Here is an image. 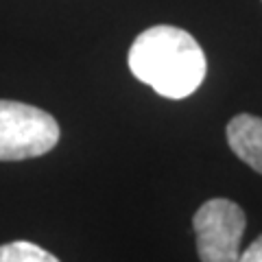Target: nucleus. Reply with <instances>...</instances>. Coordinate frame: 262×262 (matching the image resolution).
Listing matches in <instances>:
<instances>
[{
	"label": "nucleus",
	"mask_w": 262,
	"mask_h": 262,
	"mask_svg": "<svg viewBox=\"0 0 262 262\" xmlns=\"http://www.w3.org/2000/svg\"><path fill=\"white\" fill-rule=\"evenodd\" d=\"M129 70L160 96L186 98L206 79V55L184 29L158 24L142 31L129 48Z\"/></svg>",
	"instance_id": "f257e3e1"
},
{
	"label": "nucleus",
	"mask_w": 262,
	"mask_h": 262,
	"mask_svg": "<svg viewBox=\"0 0 262 262\" xmlns=\"http://www.w3.org/2000/svg\"><path fill=\"white\" fill-rule=\"evenodd\" d=\"M59 142V125L48 112L18 101H0V162L39 158Z\"/></svg>",
	"instance_id": "f03ea898"
},
{
	"label": "nucleus",
	"mask_w": 262,
	"mask_h": 262,
	"mask_svg": "<svg viewBox=\"0 0 262 262\" xmlns=\"http://www.w3.org/2000/svg\"><path fill=\"white\" fill-rule=\"evenodd\" d=\"M201 262H238L241 238L247 227L245 210L232 199H210L192 219Z\"/></svg>",
	"instance_id": "7ed1b4c3"
},
{
	"label": "nucleus",
	"mask_w": 262,
	"mask_h": 262,
	"mask_svg": "<svg viewBox=\"0 0 262 262\" xmlns=\"http://www.w3.org/2000/svg\"><path fill=\"white\" fill-rule=\"evenodd\" d=\"M238 262H262V234L245 251H241Z\"/></svg>",
	"instance_id": "423d86ee"
},
{
	"label": "nucleus",
	"mask_w": 262,
	"mask_h": 262,
	"mask_svg": "<svg viewBox=\"0 0 262 262\" xmlns=\"http://www.w3.org/2000/svg\"><path fill=\"white\" fill-rule=\"evenodd\" d=\"M0 262H59L51 251L27 241L0 245Z\"/></svg>",
	"instance_id": "39448f33"
},
{
	"label": "nucleus",
	"mask_w": 262,
	"mask_h": 262,
	"mask_svg": "<svg viewBox=\"0 0 262 262\" xmlns=\"http://www.w3.org/2000/svg\"><path fill=\"white\" fill-rule=\"evenodd\" d=\"M225 138L236 158L262 175V118L238 114L227 122Z\"/></svg>",
	"instance_id": "20e7f679"
}]
</instances>
